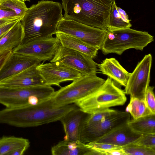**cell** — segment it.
Masks as SVG:
<instances>
[{"instance_id": "obj_1", "label": "cell", "mask_w": 155, "mask_h": 155, "mask_svg": "<svg viewBox=\"0 0 155 155\" xmlns=\"http://www.w3.org/2000/svg\"><path fill=\"white\" fill-rule=\"evenodd\" d=\"M62 9L60 2L47 0L39 1L28 8L20 20L23 31L21 45L55 35L63 18Z\"/></svg>"}, {"instance_id": "obj_2", "label": "cell", "mask_w": 155, "mask_h": 155, "mask_svg": "<svg viewBox=\"0 0 155 155\" xmlns=\"http://www.w3.org/2000/svg\"><path fill=\"white\" fill-rule=\"evenodd\" d=\"M78 107L74 104L62 106L54 104L51 98L37 105L0 110V124L21 127L38 126L60 121Z\"/></svg>"}, {"instance_id": "obj_3", "label": "cell", "mask_w": 155, "mask_h": 155, "mask_svg": "<svg viewBox=\"0 0 155 155\" xmlns=\"http://www.w3.org/2000/svg\"><path fill=\"white\" fill-rule=\"evenodd\" d=\"M116 0H62L63 18L108 30L113 2Z\"/></svg>"}, {"instance_id": "obj_4", "label": "cell", "mask_w": 155, "mask_h": 155, "mask_svg": "<svg viewBox=\"0 0 155 155\" xmlns=\"http://www.w3.org/2000/svg\"><path fill=\"white\" fill-rule=\"evenodd\" d=\"M153 40L154 37L147 32L130 28L108 31L100 50L105 55L110 53L121 55L130 49L142 51Z\"/></svg>"}, {"instance_id": "obj_5", "label": "cell", "mask_w": 155, "mask_h": 155, "mask_svg": "<svg viewBox=\"0 0 155 155\" xmlns=\"http://www.w3.org/2000/svg\"><path fill=\"white\" fill-rule=\"evenodd\" d=\"M108 78L103 84L88 96L76 101L75 104L84 112H95L124 105L127 101L124 90Z\"/></svg>"}, {"instance_id": "obj_6", "label": "cell", "mask_w": 155, "mask_h": 155, "mask_svg": "<svg viewBox=\"0 0 155 155\" xmlns=\"http://www.w3.org/2000/svg\"><path fill=\"white\" fill-rule=\"evenodd\" d=\"M55 91L46 85L25 88L0 86V103L9 108L37 105L51 98Z\"/></svg>"}, {"instance_id": "obj_7", "label": "cell", "mask_w": 155, "mask_h": 155, "mask_svg": "<svg viewBox=\"0 0 155 155\" xmlns=\"http://www.w3.org/2000/svg\"><path fill=\"white\" fill-rule=\"evenodd\" d=\"M105 81L96 74L84 75L70 84L60 87L54 91L51 99L53 104L57 106L74 104L96 91Z\"/></svg>"}, {"instance_id": "obj_8", "label": "cell", "mask_w": 155, "mask_h": 155, "mask_svg": "<svg viewBox=\"0 0 155 155\" xmlns=\"http://www.w3.org/2000/svg\"><path fill=\"white\" fill-rule=\"evenodd\" d=\"M107 31L63 18L58 25L57 31L77 38L99 50L101 49Z\"/></svg>"}, {"instance_id": "obj_9", "label": "cell", "mask_w": 155, "mask_h": 155, "mask_svg": "<svg viewBox=\"0 0 155 155\" xmlns=\"http://www.w3.org/2000/svg\"><path fill=\"white\" fill-rule=\"evenodd\" d=\"M152 62V56L149 54L138 63L130 73L125 87L124 90L126 94L144 101L145 93L150 81Z\"/></svg>"}, {"instance_id": "obj_10", "label": "cell", "mask_w": 155, "mask_h": 155, "mask_svg": "<svg viewBox=\"0 0 155 155\" xmlns=\"http://www.w3.org/2000/svg\"><path fill=\"white\" fill-rule=\"evenodd\" d=\"M50 61H58L84 75L96 74L97 64L91 57L61 45Z\"/></svg>"}, {"instance_id": "obj_11", "label": "cell", "mask_w": 155, "mask_h": 155, "mask_svg": "<svg viewBox=\"0 0 155 155\" xmlns=\"http://www.w3.org/2000/svg\"><path fill=\"white\" fill-rule=\"evenodd\" d=\"M130 114L118 111L115 114L95 124L81 126L80 140L84 143L95 142L114 129L127 122L130 119Z\"/></svg>"}, {"instance_id": "obj_12", "label": "cell", "mask_w": 155, "mask_h": 155, "mask_svg": "<svg viewBox=\"0 0 155 155\" xmlns=\"http://www.w3.org/2000/svg\"><path fill=\"white\" fill-rule=\"evenodd\" d=\"M44 63L37 65L36 69L46 85H56L61 87V83L73 81L84 75L59 62Z\"/></svg>"}, {"instance_id": "obj_13", "label": "cell", "mask_w": 155, "mask_h": 155, "mask_svg": "<svg viewBox=\"0 0 155 155\" xmlns=\"http://www.w3.org/2000/svg\"><path fill=\"white\" fill-rule=\"evenodd\" d=\"M61 45L57 38L52 37L21 45L12 52L33 57L44 62L53 58Z\"/></svg>"}, {"instance_id": "obj_14", "label": "cell", "mask_w": 155, "mask_h": 155, "mask_svg": "<svg viewBox=\"0 0 155 155\" xmlns=\"http://www.w3.org/2000/svg\"><path fill=\"white\" fill-rule=\"evenodd\" d=\"M33 65L22 71L0 82V86L10 88H25L45 85L36 69Z\"/></svg>"}, {"instance_id": "obj_15", "label": "cell", "mask_w": 155, "mask_h": 155, "mask_svg": "<svg viewBox=\"0 0 155 155\" xmlns=\"http://www.w3.org/2000/svg\"><path fill=\"white\" fill-rule=\"evenodd\" d=\"M41 61L33 57L12 52L0 70V82Z\"/></svg>"}, {"instance_id": "obj_16", "label": "cell", "mask_w": 155, "mask_h": 155, "mask_svg": "<svg viewBox=\"0 0 155 155\" xmlns=\"http://www.w3.org/2000/svg\"><path fill=\"white\" fill-rule=\"evenodd\" d=\"M127 122L114 129L95 142L121 147L135 142L142 134L134 131Z\"/></svg>"}, {"instance_id": "obj_17", "label": "cell", "mask_w": 155, "mask_h": 155, "mask_svg": "<svg viewBox=\"0 0 155 155\" xmlns=\"http://www.w3.org/2000/svg\"><path fill=\"white\" fill-rule=\"evenodd\" d=\"M88 115L78 107L65 115L60 121L65 132L64 139L72 141H80L81 126Z\"/></svg>"}, {"instance_id": "obj_18", "label": "cell", "mask_w": 155, "mask_h": 155, "mask_svg": "<svg viewBox=\"0 0 155 155\" xmlns=\"http://www.w3.org/2000/svg\"><path fill=\"white\" fill-rule=\"evenodd\" d=\"M51 152L53 155H101L86 143L64 139L52 146Z\"/></svg>"}, {"instance_id": "obj_19", "label": "cell", "mask_w": 155, "mask_h": 155, "mask_svg": "<svg viewBox=\"0 0 155 155\" xmlns=\"http://www.w3.org/2000/svg\"><path fill=\"white\" fill-rule=\"evenodd\" d=\"M97 67L101 73L107 76L115 83L125 87L131 73L124 68L115 58H105L97 64Z\"/></svg>"}, {"instance_id": "obj_20", "label": "cell", "mask_w": 155, "mask_h": 155, "mask_svg": "<svg viewBox=\"0 0 155 155\" xmlns=\"http://www.w3.org/2000/svg\"><path fill=\"white\" fill-rule=\"evenodd\" d=\"M56 37L63 46L82 53L92 58L97 55L98 49L90 46L80 40L71 36L57 32Z\"/></svg>"}, {"instance_id": "obj_21", "label": "cell", "mask_w": 155, "mask_h": 155, "mask_svg": "<svg viewBox=\"0 0 155 155\" xmlns=\"http://www.w3.org/2000/svg\"><path fill=\"white\" fill-rule=\"evenodd\" d=\"M20 20L7 32L0 40V51L9 50L13 52L21 45L23 31Z\"/></svg>"}, {"instance_id": "obj_22", "label": "cell", "mask_w": 155, "mask_h": 155, "mask_svg": "<svg viewBox=\"0 0 155 155\" xmlns=\"http://www.w3.org/2000/svg\"><path fill=\"white\" fill-rule=\"evenodd\" d=\"M127 124L134 132L143 134H155V114H151L136 119L129 120Z\"/></svg>"}, {"instance_id": "obj_23", "label": "cell", "mask_w": 155, "mask_h": 155, "mask_svg": "<svg viewBox=\"0 0 155 155\" xmlns=\"http://www.w3.org/2000/svg\"><path fill=\"white\" fill-rule=\"evenodd\" d=\"M30 142L27 139L14 136H3L0 138V155H9L16 149L29 147Z\"/></svg>"}, {"instance_id": "obj_24", "label": "cell", "mask_w": 155, "mask_h": 155, "mask_svg": "<svg viewBox=\"0 0 155 155\" xmlns=\"http://www.w3.org/2000/svg\"><path fill=\"white\" fill-rule=\"evenodd\" d=\"M125 111L130 114L134 119L154 114L147 107L144 100L133 97H130V102Z\"/></svg>"}, {"instance_id": "obj_25", "label": "cell", "mask_w": 155, "mask_h": 155, "mask_svg": "<svg viewBox=\"0 0 155 155\" xmlns=\"http://www.w3.org/2000/svg\"><path fill=\"white\" fill-rule=\"evenodd\" d=\"M116 1L112 5L110 15L109 26L108 31H111L130 28V22L125 21L119 14L117 8Z\"/></svg>"}, {"instance_id": "obj_26", "label": "cell", "mask_w": 155, "mask_h": 155, "mask_svg": "<svg viewBox=\"0 0 155 155\" xmlns=\"http://www.w3.org/2000/svg\"><path fill=\"white\" fill-rule=\"evenodd\" d=\"M118 110L108 108L89 114L81 126L92 125L105 120L116 114Z\"/></svg>"}, {"instance_id": "obj_27", "label": "cell", "mask_w": 155, "mask_h": 155, "mask_svg": "<svg viewBox=\"0 0 155 155\" xmlns=\"http://www.w3.org/2000/svg\"><path fill=\"white\" fill-rule=\"evenodd\" d=\"M0 8L13 11L21 19L28 9L25 2L20 0H0Z\"/></svg>"}, {"instance_id": "obj_28", "label": "cell", "mask_w": 155, "mask_h": 155, "mask_svg": "<svg viewBox=\"0 0 155 155\" xmlns=\"http://www.w3.org/2000/svg\"><path fill=\"white\" fill-rule=\"evenodd\" d=\"M126 155H155V149L134 143L122 147Z\"/></svg>"}, {"instance_id": "obj_29", "label": "cell", "mask_w": 155, "mask_h": 155, "mask_svg": "<svg viewBox=\"0 0 155 155\" xmlns=\"http://www.w3.org/2000/svg\"><path fill=\"white\" fill-rule=\"evenodd\" d=\"M134 143L155 149V134H142L138 139Z\"/></svg>"}, {"instance_id": "obj_30", "label": "cell", "mask_w": 155, "mask_h": 155, "mask_svg": "<svg viewBox=\"0 0 155 155\" xmlns=\"http://www.w3.org/2000/svg\"><path fill=\"white\" fill-rule=\"evenodd\" d=\"M154 87L149 85L146 90L144 101L148 108L155 114V99L153 91Z\"/></svg>"}, {"instance_id": "obj_31", "label": "cell", "mask_w": 155, "mask_h": 155, "mask_svg": "<svg viewBox=\"0 0 155 155\" xmlns=\"http://www.w3.org/2000/svg\"><path fill=\"white\" fill-rule=\"evenodd\" d=\"M88 147L98 150H108L120 148L122 147L108 143L93 142L86 143Z\"/></svg>"}, {"instance_id": "obj_32", "label": "cell", "mask_w": 155, "mask_h": 155, "mask_svg": "<svg viewBox=\"0 0 155 155\" xmlns=\"http://www.w3.org/2000/svg\"><path fill=\"white\" fill-rule=\"evenodd\" d=\"M21 19L14 11L0 8V19Z\"/></svg>"}, {"instance_id": "obj_33", "label": "cell", "mask_w": 155, "mask_h": 155, "mask_svg": "<svg viewBox=\"0 0 155 155\" xmlns=\"http://www.w3.org/2000/svg\"><path fill=\"white\" fill-rule=\"evenodd\" d=\"M96 150L100 152L102 155H126L122 147L108 150Z\"/></svg>"}, {"instance_id": "obj_34", "label": "cell", "mask_w": 155, "mask_h": 155, "mask_svg": "<svg viewBox=\"0 0 155 155\" xmlns=\"http://www.w3.org/2000/svg\"><path fill=\"white\" fill-rule=\"evenodd\" d=\"M21 19L15 20L0 27V37L7 32Z\"/></svg>"}, {"instance_id": "obj_35", "label": "cell", "mask_w": 155, "mask_h": 155, "mask_svg": "<svg viewBox=\"0 0 155 155\" xmlns=\"http://www.w3.org/2000/svg\"><path fill=\"white\" fill-rule=\"evenodd\" d=\"M12 52L9 50L0 51V70Z\"/></svg>"}, {"instance_id": "obj_36", "label": "cell", "mask_w": 155, "mask_h": 155, "mask_svg": "<svg viewBox=\"0 0 155 155\" xmlns=\"http://www.w3.org/2000/svg\"><path fill=\"white\" fill-rule=\"evenodd\" d=\"M29 147H24L18 148L10 153L9 155H22Z\"/></svg>"}, {"instance_id": "obj_37", "label": "cell", "mask_w": 155, "mask_h": 155, "mask_svg": "<svg viewBox=\"0 0 155 155\" xmlns=\"http://www.w3.org/2000/svg\"><path fill=\"white\" fill-rule=\"evenodd\" d=\"M117 8L119 14L122 18L127 22H130L131 20L129 19L128 16L126 12L120 7L117 6Z\"/></svg>"}, {"instance_id": "obj_38", "label": "cell", "mask_w": 155, "mask_h": 155, "mask_svg": "<svg viewBox=\"0 0 155 155\" xmlns=\"http://www.w3.org/2000/svg\"><path fill=\"white\" fill-rule=\"evenodd\" d=\"M18 19H0V27L12 21Z\"/></svg>"}, {"instance_id": "obj_39", "label": "cell", "mask_w": 155, "mask_h": 155, "mask_svg": "<svg viewBox=\"0 0 155 155\" xmlns=\"http://www.w3.org/2000/svg\"><path fill=\"white\" fill-rule=\"evenodd\" d=\"M21 0L22 1L24 2H25L26 1H28V2L30 1V0Z\"/></svg>"}, {"instance_id": "obj_40", "label": "cell", "mask_w": 155, "mask_h": 155, "mask_svg": "<svg viewBox=\"0 0 155 155\" xmlns=\"http://www.w3.org/2000/svg\"><path fill=\"white\" fill-rule=\"evenodd\" d=\"M5 33L2 36H1V37H0V40L2 38V37L4 36V35H5Z\"/></svg>"}]
</instances>
